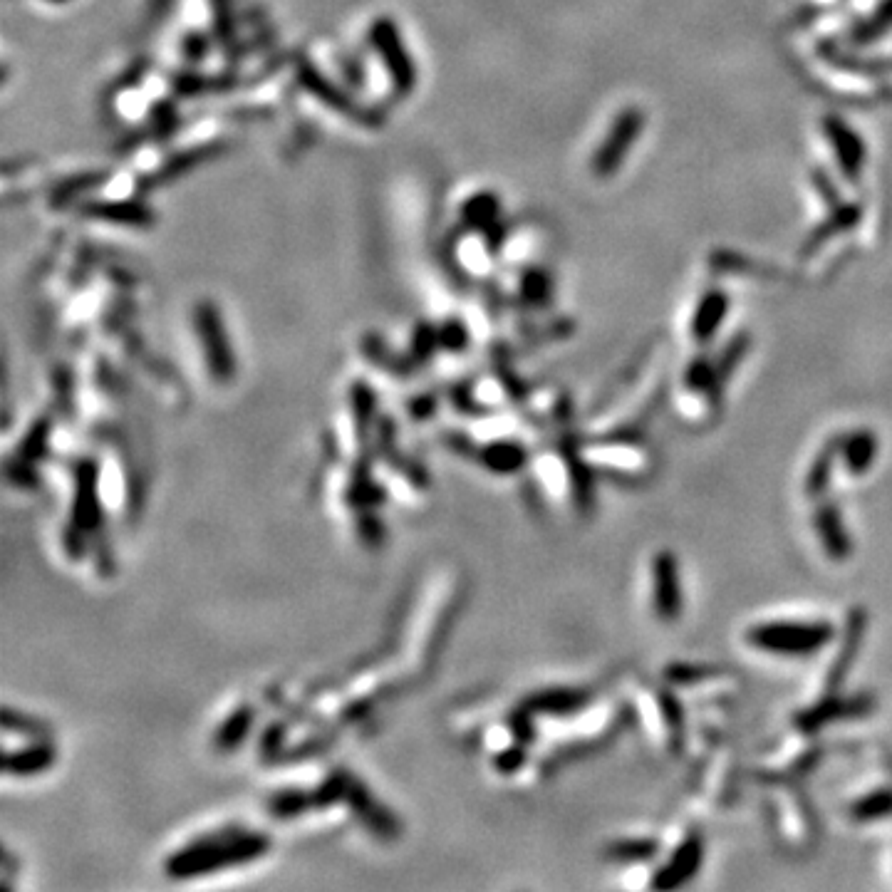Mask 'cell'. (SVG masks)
Masks as SVG:
<instances>
[{"mask_svg":"<svg viewBox=\"0 0 892 892\" xmlns=\"http://www.w3.org/2000/svg\"><path fill=\"white\" fill-rule=\"evenodd\" d=\"M875 454H878V439H875L873 432H865V429L850 434L840 442L843 464L848 474L853 476H863L875 464Z\"/></svg>","mask_w":892,"mask_h":892,"instance_id":"obj_11","label":"cell"},{"mask_svg":"<svg viewBox=\"0 0 892 892\" xmlns=\"http://www.w3.org/2000/svg\"><path fill=\"white\" fill-rule=\"evenodd\" d=\"M863 630H865V615L860 610L850 613L848 617V630L843 635V645H840V655L833 660L831 672H828V694L836 692V689L843 684L845 674H848L850 665L855 662V655L860 650V642H863Z\"/></svg>","mask_w":892,"mask_h":892,"instance_id":"obj_10","label":"cell"},{"mask_svg":"<svg viewBox=\"0 0 892 892\" xmlns=\"http://www.w3.org/2000/svg\"><path fill=\"white\" fill-rule=\"evenodd\" d=\"M50 3H65V0H50Z\"/></svg>","mask_w":892,"mask_h":892,"instance_id":"obj_18","label":"cell"},{"mask_svg":"<svg viewBox=\"0 0 892 892\" xmlns=\"http://www.w3.org/2000/svg\"><path fill=\"white\" fill-rule=\"evenodd\" d=\"M657 853V843L650 838H622L610 845V858L615 860H647Z\"/></svg>","mask_w":892,"mask_h":892,"instance_id":"obj_15","label":"cell"},{"mask_svg":"<svg viewBox=\"0 0 892 892\" xmlns=\"http://www.w3.org/2000/svg\"><path fill=\"white\" fill-rule=\"evenodd\" d=\"M469 335H466V328L461 320H449V323L442 325V333H439V342L449 350H461L466 345Z\"/></svg>","mask_w":892,"mask_h":892,"instance_id":"obj_16","label":"cell"},{"mask_svg":"<svg viewBox=\"0 0 892 892\" xmlns=\"http://www.w3.org/2000/svg\"><path fill=\"white\" fill-rule=\"evenodd\" d=\"M702 858H704L702 838L697 836L687 838L677 850H674L665 868L660 870V875H657L655 880V888L657 890L682 888L684 883H689V880L697 875L699 865H702Z\"/></svg>","mask_w":892,"mask_h":892,"instance_id":"obj_6","label":"cell"},{"mask_svg":"<svg viewBox=\"0 0 892 892\" xmlns=\"http://www.w3.org/2000/svg\"><path fill=\"white\" fill-rule=\"evenodd\" d=\"M850 816L855 821H880V818L892 816V788H880V791L868 793L858 798L850 808Z\"/></svg>","mask_w":892,"mask_h":892,"instance_id":"obj_13","label":"cell"},{"mask_svg":"<svg viewBox=\"0 0 892 892\" xmlns=\"http://www.w3.org/2000/svg\"><path fill=\"white\" fill-rule=\"evenodd\" d=\"M199 162H201V149H191V152L181 154V157H174V162L167 164L164 174L176 176V174H181V171L196 167V164H199Z\"/></svg>","mask_w":892,"mask_h":892,"instance_id":"obj_17","label":"cell"},{"mask_svg":"<svg viewBox=\"0 0 892 892\" xmlns=\"http://www.w3.org/2000/svg\"><path fill=\"white\" fill-rule=\"evenodd\" d=\"M85 214L95 221L129 228H147L154 223V211L142 201H95L85 206Z\"/></svg>","mask_w":892,"mask_h":892,"instance_id":"obj_8","label":"cell"},{"mask_svg":"<svg viewBox=\"0 0 892 892\" xmlns=\"http://www.w3.org/2000/svg\"><path fill=\"white\" fill-rule=\"evenodd\" d=\"M833 637H836V627L823 620L761 622V625L751 627L746 632L749 645L779 657H811L818 650H823Z\"/></svg>","mask_w":892,"mask_h":892,"instance_id":"obj_1","label":"cell"},{"mask_svg":"<svg viewBox=\"0 0 892 892\" xmlns=\"http://www.w3.org/2000/svg\"><path fill=\"white\" fill-rule=\"evenodd\" d=\"M194 325L196 333L201 335L206 362H209L214 377L216 380H228L233 372V357H231V345H228L226 328H223L221 310L216 308L211 300H201V303L194 308Z\"/></svg>","mask_w":892,"mask_h":892,"instance_id":"obj_4","label":"cell"},{"mask_svg":"<svg viewBox=\"0 0 892 892\" xmlns=\"http://www.w3.org/2000/svg\"><path fill=\"white\" fill-rule=\"evenodd\" d=\"M295 75H298L300 87H303L308 95H313L318 102H323L328 110L345 114L350 122L365 124V127H377V124H380V117H377L375 112L362 107L357 100H352L342 87H337L333 80H328V77H325L318 67L310 65L305 57H300L298 65H295Z\"/></svg>","mask_w":892,"mask_h":892,"instance_id":"obj_3","label":"cell"},{"mask_svg":"<svg viewBox=\"0 0 892 892\" xmlns=\"http://www.w3.org/2000/svg\"><path fill=\"white\" fill-rule=\"evenodd\" d=\"M499 211V204L494 201L491 194H479V196H471L464 206H461V219L464 223H469L471 228H484L486 223L494 221V214Z\"/></svg>","mask_w":892,"mask_h":892,"instance_id":"obj_14","label":"cell"},{"mask_svg":"<svg viewBox=\"0 0 892 892\" xmlns=\"http://www.w3.org/2000/svg\"><path fill=\"white\" fill-rule=\"evenodd\" d=\"M813 523H816V531L821 536L823 548H826L828 558L831 560H845L850 556V538L848 531H845V523L840 518V511L833 503H826L816 511L813 516Z\"/></svg>","mask_w":892,"mask_h":892,"instance_id":"obj_9","label":"cell"},{"mask_svg":"<svg viewBox=\"0 0 892 892\" xmlns=\"http://www.w3.org/2000/svg\"><path fill=\"white\" fill-rule=\"evenodd\" d=\"M870 707H875V699L870 697H855V699H840L836 694H828L818 707L808 709L798 717V726L803 731H816L821 726L838 722V719L848 717H860V714H868Z\"/></svg>","mask_w":892,"mask_h":892,"instance_id":"obj_7","label":"cell"},{"mask_svg":"<svg viewBox=\"0 0 892 892\" xmlns=\"http://www.w3.org/2000/svg\"><path fill=\"white\" fill-rule=\"evenodd\" d=\"M652 605L657 617L674 622L682 613V583H679V563L672 553L662 551L652 560Z\"/></svg>","mask_w":892,"mask_h":892,"instance_id":"obj_5","label":"cell"},{"mask_svg":"<svg viewBox=\"0 0 892 892\" xmlns=\"http://www.w3.org/2000/svg\"><path fill=\"white\" fill-rule=\"evenodd\" d=\"M840 442H843L840 437L831 439V442L818 451L816 459H813L806 476V491L811 496H821L823 491L828 489V481H831L833 474V464H836V456H840Z\"/></svg>","mask_w":892,"mask_h":892,"instance_id":"obj_12","label":"cell"},{"mask_svg":"<svg viewBox=\"0 0 892 892\" xmlns=\"http://www.w3.org/2000/svg\"><path fill=\"white\" fill-rule=\"evenodd\" d=\"M370 45L382 57V65H385L387 75H390L394 92L399 97L412 95V90L417 87V65H414L412 55H409L407 45H404L399 25L392 18H387V15L372 20Z\"/></svg>","mask_w":892,"mask_h":892,"instance_id":"obj_2","label":"cell"}]
</instances>
